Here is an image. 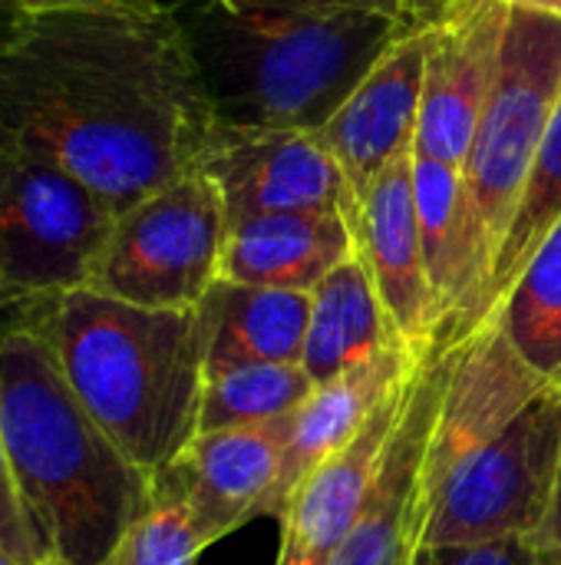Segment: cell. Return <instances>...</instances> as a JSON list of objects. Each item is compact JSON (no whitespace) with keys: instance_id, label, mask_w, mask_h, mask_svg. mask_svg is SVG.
Here are the masks:
<instances>
[{"instance_id":"6da1fadb","label":"cell","mask_w":561,"mask_h":565,"mask_svg":"<svg viewBox=\"0 0 561 565\" xmlns=\"http://www.w3.org/2000/svg\"><path fill=\"white\" fill-rule=\"evenodd\" d=\"M0 126L119 218L195 172L218 119L179 10L122 0L13 13L0 33Z\"/></svg>"},{"instance_id":"7a4b0ae2","label":"cell","mask_w":561,"mask_h":565,"mask_svg":"<svg viewBox=\"0 0 561 565\" xmlns=\"http://www.w3.org/2000/svg\"><path fill=\"white\" fill-rule=\"evenodd\" d=\"M450 0H192L179 10L218 126L321 129Z\"/></svg>"},{"instance_id":"3957f363","label":"cell","mask_w":561,"mask_h":565,"mask_svg":"<svg viewBox=\"0 0 561 565\" xmlns=\"http://www.w3.org/2000/svg\"><path fill=\"white\" fill-rule=\"evenodd\" d=\"M0 420L43 563L99 565L152 510V477L103 434L23 324L0 331Z\"/></svg>"},{"instance_id":"277c9868","label":"cell","mask_w":561,"mask_h":565,"mask_svg":"<svg viewBox=\"0 0 561 565\" xmlns=\"http://www.w3.org/2000/svg\"><path fill=\"white\" fill-rule=\"evenodd\" d=\"M17 324L46 341L76 401L142 473L155 477L198 437L208 354L198 308L76 288L26 305Z\"/></svg>"},{"instance_id":"5b68a950","label":"cell","mask_w":561,"mask_h":565,"mask_svg":"<svg viewBox=\"0 0 561 565\" xmlns=\"http://www.w3.org/2000/svg\"><path fill=\"white\" fill-rule=\"evenodd\" d=\"M561 99V17L509 7L503 66L476 122L463 175V311L453 338L479 324L483 295L526 179Z\"/></svg>"},{"instance_id":"8992f818","label":"cell","mask_w":561,"mask_h":565,"mask_svg":"<svg viewBox=\"0 0 561 565\" xmlns=\"http://www.w3.org/2000/svg\"><path fill=\"white\" fill-rule=\"evenodd\" d=\"M559 457L561 384H546L499 430L423 477L420 546L536 540L555 500Z\"/></svg>"},{"instance_id":"52a82bcc","label":"cell","mask_w":561,"mask_h":565,"mask_svg":"<svg viewBox=\"0 0 561 565\" xmlns=\"http://www.w3.org/2000/svg\"><path fill=\"white\" fill-rule=\"evenodd\" d=\"M116 212L53 159L10 139L0 192V301L10 328L33 301L89 288Z\"/></svg>"},{"instance_id":"ba28073f","label":"cell","mask_w":561,"mask_h":565,"mask_svg":"<svg viewBox=\"0 0 561 565\" xmlns=\"http://www.w3.org/2000/svg\"><path fill=\"white\" fill-rule=\"evenodd\" d=\"M225 235L222 192L195 169L116 218L89 288L142 308L192 311L222 278Z\"/></svg>"},{"instance_id":"9c48e42d","label":"cell","mask_w":561,"mask_h":565,"mask_svg":"<svg viewBox=\"0 0 561 565\" xmlns=\"http://www.w3.org/2000/svg\"><path fill=\"white\" fill-rule=\"evenodd\" d=\"M222 192L228 225L278 212L357 209L347 179L317 129H238L218 126L198 166Z\"/></svg>"},{"instance_id":"30bf717a","label":"cell","mask_w":561,"mask_h":565,"mask_svg":"<svg viewBox=\"0 0 561 565\" xmlns=\"http://www.w3.org/2000/svg\"><path fill=\"white\" fill-rule=\"evenodd\" d=\"M291 417L251 427L202 430L165 470L152 477V507L185 516L202 550L228 540L261 510L281 477Z\"/></svg>"},{"instance_id":"8fae6325","label":"cell","mask_w":561,"mask_h":565,"mask_svg":"<svg viewBox=\"0 0 561 565\" xmlns=\"http://www.w3.org/2000/svg\"><path fill=\"white\" fill-rule=\"evenodd\" d=\"M509 30V3L503 0H450L433 23L427 56L420 126L413 149L463 166L476 122L493 96L503 43Z\"/></svg>"},{"instance_id":"7c38bea8","label":"cell","mask_w":561,"mask_h":565,"mask_svg":"<svg viewBox=\"0 0 561 565\" xmlns=\"http://www.w3.org/2000/svg\"><path fill=\"white\" fill-rule=\"evenodd\" d=\"M430 43L433 23L390 46L317 129L347 179L357 212L380 172L417 142Z\"/></svg>"},{"instance_id":"4fadbf2b","label":"cell","mask_w":561,"mask_h":565,"mask_svg":"<svg viewBox=\"0 0 561 565\" xmlns=\"http://www.w3.org/2000/svg\"><path fill=\"white\" fill-rule=\"evenodd\" d=\"M413 374L374 411L367 427L347 447H341L331 460L308 473V480L294 490L284 516L278 520L281 550L274 565H331L337 559L364 513L370 483L407 407Z\"/></svg>"},{"instance_id":"5bb4252c","label":"cell","mask_w":561,"mask_h":565,"mask_svg":"<svg viewBox=\"0 0 561 565\" xmlns=\"http://www.w3.org/2000/svg\"><path fill=\"white\" fill-rule=\"evenodd\" d=\"M354 238L397 334L417 348H430L443 331V315L420 245L413 149L397 156L370 185L354 222Z\"/></svg>"},{"instance_id":"9a60e30c","label":"cell","mask_w":561,"mask_h":565,"mask_svg":"<svg viewBox=\"0 0 561 565\" xmlns=\"http://www.w3.org/2000/svg\"><path fill=\"white\" fill-rule=\"evenodd\" d=\"M430 348H417L397 341L380 358L327 381L311 391V397L291 414L288 444L281 460V477L261 510V516L281 520L294 490L314 473L324 460H331L341 447H347L374 417V411L417 371Z\"/></svg>"},{"instance_id":"2e32d148","label":"cell","mask_w":561,"mask_h":565,"mask_svg":"<svg viewBox=\"0 0 561 565\" xmlns=\"http://www.w3.org/2000/svg\"><path fill=\"white\" fill-rule=\"evenodd\" d=\"M350 255H357V238L344 212L258 215L228 225L222 278L311 295Z\"/></svg>"},{"instance_id":"e0dca14e","label":"cell","mask_w":561,"mask_h":565,"mask_svg":"<svg viewBox=\"0 0 561 565\" xmlns=\"http://www.w3.org/2000/svg\"><path fill=\"white\" fill-rule=\"evenodd\" d=\"M205 324V374L238 364H301L311 295L218 278L198 305Z\"/></svg>"},{"instance_id":"ac0fdd59","label":"cell","mask_w":561,"mask_h":565,"mask_svg":"<svg viewBox=\"0 0 561 565\" xmlns=\"http://www.w3.org/2000/svg\"><path fill=\"white\" fill-rule=\"evenodd\" d=\"M397 341L403 338L397 334L364 258L350 255L311 291L301 367L314 384H327L380 358Z\"/></svg>"},{"instance_id":"d6986e66","label":"cell","mask_w":561,"mask_h":565,"mask_svg":"<svg viewBox=\"0 0 561 565\" xmlns=\"http://www.w3.org/2000/svg\"><path fill=\"white\" fill-rule=\"evenodd\" d=\"M413 202L427 275L443 315V331L453 334L463 311V175L460 166L430 159L413 149ZM436 334V338H440Z\"/></svg>"},{"instance_id":"ffe728a7","label":"cell","mask_w":561,"mask_h":565,"mask_svg":"<svg viewBox=\"0 0 561 565\" xmlns=\"http://www.w3.org/2000/svg\"><path fill=\"white\" fill-rule=\"evenodd\" d=\"M489 318L539 377L561 384V218Z\"/></svg>"},{"instance_id":"44dd1931","label":"cell","mask_w":561,"mask_h":565,"mask_svg":"<svg viewBox=\"0 0 561 565\" xmlns=\"http://www.w3.org/2000/svg\"><path fill=\"white\" fill-rule=\"evenodd\" d=\"M314 387L301 364H238L205 374L198 434L291 417Z\"/></svg>"},{"instance_id":"7402d4cb","label":"cell","mask_w":561,"mask_h":565,"mask_svg":"<svg viewBox=\"0 0 561 565\" xmlns=\"http://www.w3.org/2000/svg\"><path fill=\"white\" fill-rule=\"evenodd\" d=\"M561 218V99L555 106V116L546 129V139L539 146V156L532 162V172L526 179L519 209L513 215V225L506 232V242L496 255L486 295H483V308H479V324L496 311V305L506 298V291L513 288V281L519 278V271L529 265V258L536 255V248L542 245V238L555 228Z\"/></svg>"},{"instance_id":"603a6c76","label":"cell","mask_w":561,"mask_h":565,"mask_svg":"<svg viewBox=\"0 0 561 565\" xmlns=\"http://www.w3.org/2000/svg\"><path fill=\"white\" fill-rule=\"evenodd\" d=\"M202 543L172 507H152L99 565H198Z\"/></svg>"},{"instance_id":"cb8c5ba5","label":"cell","mask_w":561,"mask_h":565,"mask_svg":"<svg viewBox=\"0 0 561 565\" xmlns=\"http://www.w3.org/2000/svg\"><path fill=\"white\" fill-rule=\"evenodd\" d=\"M410 565H561L536 540H496L470 546H420Z\"/></svg>"},{"instance_id":"d4e9b609","label":"cell","mask_w":561,"mask_h":565,"mask_svg":"<svg viewBox=\"0 0 561 565\" xmlns=\"http://www.w3.org/2000/svg\"><path fill=\"white\" fill-rule=\"evenodd\" d=\"M0 543L13 556L17 565H43L36 550V540L30 533V523L23 516V507L13 490L10 463H7V444H3V420H0Z\"/></svg>"},{"instance_id":"484cf974","label":"cell","mask_w":561,"mask_h":565,"mask_svg":"<svg viewBox=\"0 0 561 565\" xmlns=\"http://www.w3.org/2000/svg\"><path fill=\"white\" fill-rule=\"evenodd\" d=\"M536 543L561 559V457H559V480H555V500H552L549 520H546L542 533L536 536Z\"/></svg>"},{"instance_id":"4316f807","label":"cell","mask_w":561,"mask_h":565,"mask_svg":"<svg viewBox=\"0 0 561 565\" xmlns=\"http://www.w3.org/2000/svg\"><path fill=\"white\" fill-rule=\"evenodd\" d=\"M13 13H40V10H66V7H99V3H122V0H0Z\"/></svg>"},{"instance_id":"83f0119b","label":"cell","mask_w":561,"mask_h":565,"mask_svg":"<svg viewBox=\"0 0 561 565\" xmlns=\"http://www.w3.org/2000/svg\"><path fill=\"white\" fill-rule=\"evenodd\" d=\"M7 159H10V136H7V129L0 126V192H3ZM7 328H10V315H7V308H3V301H0V331H7Z\"/></svg>"},{"instance_id":"f1b7e54d","label":"cell","mask_w":561,"mask_h":565,"mask_svg":"<svg viewBox=\"0 0 561 565\" xmlns=\"http://www.w3.org/2000/svg\"><path fill=\"white\" fill-rule=\"evenodd\" d=\"M503 3L536 10V13H549V17H561V0H503Z\"/></svg>"},{"instance_id":"f546056e","label":"cell","mask_w":561,"mask_h":565,"mask_svg":"<svg viewBox=\"0 0 561 565\" xmlns=\"http://www.w3.org/2000/svg\"><path fill=\"white\" fill-rule=\"evenodd\" d=\"M43 565H60V563H43Z\"/></svg>"}]
</instances>
